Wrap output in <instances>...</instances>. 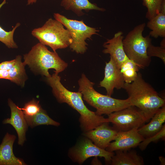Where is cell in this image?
<instances>
[{
	"mask_svg": "<svg viewBox=\"0 0 165 165\" xmlns=\"http://www.w3.org/2000/svg\"><path fill=\"white\" fill-rule=\"evenodd\" d=\"M78 82V91L82 94L84 100L96 109L95 112L97 115H108L132 106L128 98L124 100L117 99L97 92L94 88V83L83 74Z\"/></svg>",
	"mask_w": 165,
	"mask_h": 165,
	"instance_id": "3",
	"label": "cell"
},
{
	"mask_svg": "<svg viewBox=\"0 0 165 165\" xmlns=\"http://www.w3.org/2000/svg\"><path fill=\"white\" fill-rule=\"evenodd\" d=\"M0 79H5L9 80L8 71L0 69Z\"/></svg>",
	"mask_w": 165,
	"mask_h": 165,
	"instance_id": "29",
	"label": "cell"
},
{
	"mask_svg": "<svg viewBox=\"0 0 165 165\" xmlns=\"http://www.w3.org/2000/svg\"><path fill=\"white\" fill-rule=\"evenodd\" d=\"M125 82L120 69L112 57L106 63L105 69V76L100 82L99 86L105 88L107 95L111 96L115 88H123Z\"/></svg>",
	"mask_w": 165,
	"mask_h": 165,
	"instance_id": "10",
	"label": "cell"
},
{
	"mask_svg": "<svg viewBox=\"0 0 165 165\" xmlns=\"http://www.w3.org/2000/svg\"><path fill=\"white\" fill-rule=\"evenodd\" d=\"M148 55L150 57H156L161 59L164 64H165V48L161 46H156L151 44L148 47Z\"/></svg>",
	"mask_w": 165,
	"mask_h": 165,
	"instance_id": "27",
	"label": "cell"
},
{
	"mask_svg": "<svg viewBox=\"0 0 165 165\" xmlns=\"http://www.w3.org/2000/svg\"><path fill=\"white\" fill-rule=\"evenodd\" d=\"M126 91L132 106L138 108L149 120L158 110L165 105V99L160 97L155 89L138 72L135 79L130 83H125Z\"/></svg>",
	"mask_w": 165,
	"mask_h": 165,
	"instance_id": "2",
	"label": "cell"
},
{
	"mask_svg": "<svg viewBox=\"0 0 165 165\" xmlns=\"http://www.w3.org/2000/svg\"><path fill=\"white\" fill-rule=\"evenodd\" d=\"M161 47L165 48V38H163V39L162 40L160 43V46Z\"/></svg>",
	"mask_w": 165,
	"mask_h": 165,
	"instance_id": "33",
	"label": "cell"
},
{
	"mask_svg": "<svg viewBox=\"0 0 165 165\" xmlns=\"http://www.w3.org/2000/svg\"><path fill=\"white\" fill-rule=\"evenodd\" d=\"M138 128L125 131L118 132L114 141L110 142L105 150L110 152L128 150L138 146L144 138L138 131Z\"/></svg>",
	"mask_w": 165,
	"mask_h": 165,
	"instance_id": "11",
	"label": "cell"
},
{
	"mask_svg": "<svg viewBox=\"0 0 165 165\" xmlns=\"http://www.w3.org/2000/svg\"><path fill=\"white\" fill-rule=\"evenodd\" d=\"M114 152H110L97 146L89 139H86L80 142L70 152L73 160L79 164H82L88 158L93 157H104L105 161L111 162Z\"/></svg>",
	"mask_w": 165,
	"mask_h": 165,
	"instance_id": "9",
	"label": "cell"
},
{
	"mask_svg": "<svg viewBox=\"0 0 165 165\" xmlns=\"http://www.w3.org/2000/svg\"><path fill=\"white\" fill-rule=\"evenodd\" d=\"M37 0H27V5H30L36 2Z\"/></svg>",
	"mask_w": 165,
	"mask_h": 165,
	"instance_id": "32",
	"label": "cell"
},
{
	"mask_svg": "<svg viewBox=\"0 0 165 165\" xmlns=\"http://www.w3.org/2000/svg\"><path fill=\"white\" fill-rule=\"evenodd\" d=\"M6 2V0L0 4V9ZM20 25L19 23H17L13 29L9 31L4 30L0 26V41L9 48H16L18 47L13 39V35L16 29Z\"/></svg>",
	"mask_w": 165,
	"mask_h": 165,
	"instance_id": "23",
	"label": "cell"
},
{
	"mask_svg": "<svg viewBox=\"0 0 165 165\" xmlns=\"http://www.w3.org/2000/svg\"><path fill=\"white\" fill-rule=\"evenodd\" d=\"M55 19L61 22L68 31L72 39L69 46L73 51L83 54L86 51L88 45L86 42L94 35L97 34L99 31L86 24L82 20L69 19L59 13H54Z\"/></svg>",
	"mask_w": 165,
	"mask_h": 165,
	"instance_id": "7",
	"label": "cell"
},
{
	"mask_svg": "<svg viewBox=\"0 0 165 165\" xmlns=\"http://www.w3.org/2000/svg\"><path fill=\"white\" fill-rule=\"evenodd\" d=\"M160 13L165 14V0H164L162 3Z\"/></svg>",
	"mask_w": 165,
	"mask_h": 165,
	"instance_id": "30",
	"label": "cell"
},
{
	"mask_svg": "<svg viewBox=\"0 0 165 165\" xmlns=\"http://www.w3.org/2000/svg\"><path fill=\"white\" fill-rule=\"evenodd\" d=\"M143 5L147 9L146 17L149 20L160 13L161 6L164 0H142Z\"/></svg>",
	"mask_w": 165,
	"mask_h": 165,
	"instance_id": "24",
	"label": "cell"
},
{
	"mask_svg": "<svg viewBox=\"0 0 165 165\" xmlns=\"http://www.w3.org/2000/svg\"><path fill=\"white\" fill-rule=\"evenodd\" d=\"M16 137L7 133L0 145V165H24V160L16 157L13 151Z\"/></svg>",
	"mask_w": 165,
	"mask_h": 165,
	"instance_id": "15",
	"label": "cell"
},
{
	"mask_svg": "<svg viewBox=\"0 0 165 165\" xmlns=\"http://www.w3.org/2000/svg\"><path fill=\"white\" fill-rule=\"evenodd\" d=\"M24 117L28 126L31 128L41 125H52L56 126L60 125L59 123L51 119L46 111L42 108L38 113L34 116H24Z\"/></svg>",
	"mask_w": 165,
	"mask_h": 165,
	"instance_id": "21",
	"label": "cell"
},
{
	"mask_svg": "<svg viewBox=\"0 0 165 165\" xmlns=\"http://www.w3.org/2000/svg\"><path fill=\"white\" fill-rule=\"evenodd\" d=\"M151 119L148 123L138 129L139 133L144 138L155 134L161 129L165 122V105L160 108Z\"/></svg>",
	"mask_w": 165,
	"mask_h": 165,
	"instance_id": "16",
	"label": "cell"
},
{
	"mask_svg": "<svg viewBox=\"0 0 165 165\" xmlns=\"http://www.w3.org/2000/svg\"><path fill=\"white\" fill-rule=\"evenodd\" d=\"M105 122L94 129L85 132V135L101 148L105 149L111 142L114 140L118 132Z\"/></svg>",
	"mask_w": 165,
	"mask_h": 165,
	"instance_id": "13",
	"label": "cell"
},
{
	"mask_svg": "<svg viewBox=\"0 0 165 165\" xmlns=\"http://www.w3.org/2000/svg\"><path fill=\"white\" fill-rule=\"evenodd\" d=\"M139 68L134 62L129 59L123 62L120 69L125 82L129 83L133 82L136 78Z\"/></svg>",
	"mask_w": 165,
	"mask_h": 165,
	"instance_id": "22",
	"label": "cell"
},
{
	"mask_svg": "<svg viewBox=\"0 0 165 165\" xmlns=\"http://www.w3.org/2000/svg\"><path fill=\"white\" fill-rule=\"evenodd\" d=\"M145 26V23L136 26L123 40L127 56L140 68L148 66L151 61V57L148 55L147 51L152 44V39L149 35L144 37L142 35Z\"/></svg>",
	"mask_w": 165,
	"mask_h": 165,
	"instance_id": "5",
	"label": "cell"
},
{
	"mask_svg": "<svg viewBox=\"0 0 165 165\" xmlns=\"http://www.w3.org/2000/svg\"><path fill=\"white\" fill-rule=\"evenodd\" d=\"M109 122L118 132L125 131L135 128H139L149 121L138 108L130 106L108 115Z\"/></svg>",
	"mask_w": 165,
	"mask_h": 165,
	"instance_id": "8",
	"label": "cell"
},
{
	"mask_svg": "<svg viewBox=\"0 0 165 165\" xmlns=\"http://www.w3.org/2000/svg\"><path fill=\"white\" fill-rule=\"evenodd\" d=\"M24 59L26 65L46 77L51 75L49 72V69H53L54 72L58 74L68 66L56 52L50 51L46 46L40 42L33 46L28 53L24 54Z\"/></svg>",
	"mask_w": 165,
	"mask_h": 165,
	"instance_id": "4",
	"label": "cell"
},
{
	"mask_svg": "<svg viewBox=\"0 0 165 165\" xmlns=\"http://www.w3.org/2000/svg\"><path fill=\"white\" fill-rule=\"evenodd\" d=\"M112 157L110 163L112 165H143L142 157L134 150H118Z\"/></svg>",
	"mask_w": 165,
	"mask_h": 165,
	"instance_id": "17",
	"label": "cell"
},
{
	"mask_svg": "<svg viewBox=\"0 0 165 165\" xmlns=\"http://www.w3.org/2000/svg\"><path fill=\"white\" fill-rule=\"evenodd\" d=\"M42 108L38 101L33 99L26 103L21 109L24 116H32L38 113Z\"/></svg>",
	"mask_w": 165,
	"mask_h": 165,
	"instance_id": "25",
	"label": "cell"
},
{
	"mask_svg": "<svg viewBox=\"0 0 165 165\" xmlns=\"http://www.w3.org/2000/svg\"><path fill=\"white\" fill-rule=\"evenodd\" d=\"M15 62V59L10 61L3 62L0 63V69L9 71L13 66Z\"/></svg>",
	"mask_w": 165,
	"mask_h": 165,
	"instance_id": "28",
	"label": "cell"
},
{
	"mask_svg": "<svg viewBox=\"0 0 165 165\" xmlns=\"http://www.w3.org/2000/svg\"><path fill=\"white\" fill-rule=\"evenodd\" d=\"M21 59V56H16L15 64L8 72L9 80L23 87L27 77L24 69L26 65L22 61Z\"/></svg>",
	"mask_w": 165,
	"mask_h": 165,
	"instance_id": "19",
	"label": "cell"
},
{
	"mask_svg": "<svg viewBox=\"0 0 165 165\" xmlns=\"http://www.w3.org/2000/svg\"><path fill=\"white\" fill-rule=\"evenodd\" d=\"M8 104L10 109L11 116L4 119L2 123L4 124H10L14 128L18 135V144L22 146L26 140V133L28 125L21 108L10 99H8Z\"/></svg>",
	"mask_w": 165,
	"mask_h": 165,
	"instance_id": "12",
	"label": "cell"
},
{
	"mask_svg": "<svg viewBox=\"0 0 165 165\" xmlns=\"http://www.w3.org/2000/svg\"><path fill=\"white\" fill-rule=\"evenodd\" d=\"M31 34L40 43L49 46L54 52L69 46L72 41L68 31L64 25L51 18L42 27L33 29Z\"/></svg>",
	"mask_w": 165,
	"mask_h": 165,
	"instance_id": "6",
	"label": "cell"
},
{
	"mask_svg": "<svg viewBox=\"0 0 165 165\" xmlns=\"http://www.w3.org/2000/svg\"><path fill=\"white\" fill-rule=\"evenodd\" d=\"M147 26L151 30L149 35L155 38L165 37V14L160 13L149 20Z\"/></svg>",
	"mask_w": 165,
	"mask_h": 165,
	"instance_id": "20",
	"label": "cell"
},
{
	"mask_svg": "<svg viewBox=\"0 0 165 165\" xmlns=\"http://www.w3.org/2000/svg\"><path fill=\"white\" fill-rule=\"evenodd\" d=\"M58 74L54 72L46 77L47 82L52 87L53 93L59 102L67 103L79 113V120L83 130L86 132L93 130L107 122V118L97 115L87 108L84 103L80 92L71 91L65 88L61 83V78Z\"/></svg>",
	"mask_w": 165,
	"mask_h": 165,
	"instance_id": "1",
	"label": "cell"
},
{
	"mask_svg": "<svg viewBox=\"0 0 165 165\" xmlns=\"http://www.w3.org/2000/svg\"><path fill=\"white\" fill-rule=\"evenodd\" d=\"M123 34L121 31L118 32L112 38L108 39L103 45L105 48L103 53L109 54L119 69L122 64L129 59L123 49Z\"/></svg>",
	"mask_w": 165,
	"mask_h": 165,
	"instance_id": "14",
	"label": "cell"
},
{
	"mask_svg": "<svg viewBox=\"0 0 165 165\" xmlns=\"http://www.w3.org/2000/svg\"><path fill=\"white\" fill-rule=\"evenodd\" d=\"M61 6L66 10L72 11L79 16L84 14L83 10H105V9L99 7L96 4L90 2L89 0H62Z\"/></svg>",
	"mask_w": 165,
	"mask_h": 165,
	"instance_id": "18",
	"label": "cell"
},
{
	"mask_svg": "<svg viewBox=\"0 0 165 165\" xmlns=\"http://www.w3.org/2000/svg\"><path fill=\"white\" fill-rule=\"evenodd\" d=\"M159 158L160 162V164L165 165V158L163 156H160Z\"/></svg>",
	"mask_w": 165,
	"mask_h": 165,
	"instance_id": "31",
	"label": "cell"
},
{
	"mask_svg": "<svg viewBox=\"0 0 165 165\" xmlns=\"http://www.w3.org/2000/svg\"><path fill=\"white\" fill-rule=\"evenodd\" d=\"M165 138V125L164 124L158 132L151 136L144 138L138 146L141 150L143 151L150 143L157 141L161 139H164Z\"/></svg>",
	"mask_w": 165,
	"mask_h": 165,
	"instance_id": "26",
	"label": "cell"
}]
</instances>
